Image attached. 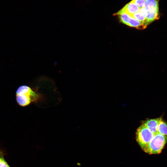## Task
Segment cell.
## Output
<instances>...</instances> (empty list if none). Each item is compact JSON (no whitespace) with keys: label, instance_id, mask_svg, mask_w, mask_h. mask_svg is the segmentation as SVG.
<instances>
[{"label":"cell","instance_id":"obj_6","mask_svg":"<svg viewBox=\"0 0 167 167\" xmlns=\"http://www.w3.org/2000/svg\"><path fill=\"white\" fill-rule=\"evenodd\" d=\"M139 7L131 1L126 4L115 15H117L122 13H125L130 15L135 13L139 11Z\"/></svg>","mask_w":167,"mask_h":167},{"label":"cell","instance_id":"obj_11","mask_svg":"<svg viewBox=\"0 0 167 167\" xmlns=\"http://www.w3.org/2000/svg\"><path fill=\"white\" fill-rule=\"evenodd\" d=\"M0 167H10L3 157L0 155Z\"/></svg>","mask_w":167,"mask_h":167},{"label":"cell","instance_id":"obj_5","mask_svg":"<svg viewBox=\"0 0 167 167\" xmlns=\"http://www.w3.org/2000/svg\"><path fill=\"white\" fill-rule=\"evenodd\" d=\"M117 15L118 16L121 23L128 26L139 29H143L147 26L144 23L131 17L126 13H122Z\"/></svg>","mask_w":167,"mask_h":167},{"label":"cell","instance_id":"obj_3","mask_svg":"<svg viewBox=\"0 0 167 167\" xmlns=\"http://www.w3.org/2000/svg\"><path fill=\"white\" fill-rule=\"evenodd\" d=\"M155 134L143 124L137 129L136 140L143 150H144L153 137Z\"/></svg>","mask_w":167,"mask_h":167},{"label":"cell","instance_id":"obj_2","mask_svg":"<svg viewBox=\"0 0 167 167\" xmlns=\"http://www.w3.org/2000/svg\"><path fill=\"white\" fill-rule=\"evenodd\" d=\"M167 143V136L157 133L155 134L143 151L149 154H159Z\"/></svg>","mask_w":167,"mask_h":167},{"label":"cell","instance_id":"obj_7","mask_svg":"<svg viewBox=\"0 0 167 167\" xmlns=\"http://www.w3.org/2000/svg\"><path fill=\"white\" fill-rule=\"evenodd\" d=\"M161 118L148 119L144 121L142 123L154 134L158 133V126Z\"/></svg>","mask_w":167,"mask_h":167},{"label":"cell","instance_id":"obj_4","mask_svg":"<svg viewBox=\"0 0 167 167\" xmlns=\"http://www.w3.org/2000/svg\"><path fill=\"white\" fill-rule=\"evenodd\" d=\"M159 1L146 0L144 8L146 12V23L148 25L159 18Z\"/></svg>","mask_w":167,"mask_h":167},{"label":"cell","instance_id":"obj_9","mask_svg":"<svg viewBox=\"0 0 167 167\" xmlns=\"http://www.w3.org/2000/svg\"><path fill=\"white\" fill-rule=\"evenodd\" d=\"M158 133L167 136V124L161 118L158 126Z\"/></svg>","mask_w":167,"mask_h":167},{"label":"cell","instance_id":"obj_8","mask_svg":"<svg viewBox=\"0 0 167 167\" xmlns=\"http://www.w3.org/2000/svg\"><path fill=\"white\" fill-rule=\"evenodd\" d=\"M130 16L148 26L146 23V12L144 7L140 8L138 12Z\"/></svg>","mask_w":167,"mask_h":167},{"label":"cell","instance_id":"obj_10","mask_svg":"<svg viewBox=\"0 0 167 167\" xmlns=\"http://www.w3.org/2000/svg\"><path fill=\"white\" fill-rule=\"evenodd\" d=\"M131 1L135 3L139 8L144 7L146 0H132Z\"/></svg>","mask_w":167,"mask_h":167},{"label":"cell","instance_id":"obj_1","mask_svg":"<svg viewBox=\"0 0 167 167\" xmlns=\"http://www.w3.org/2000/svg\"><path fill=\"white\" fill-rule=\"evenodd\" d=\"M40 97L39 94L26 85L19 86L16 91V101L22 106H26L32 102L37 101Z\"/></svg>","mask_w":167,"mask_h":167}]
</instances>
